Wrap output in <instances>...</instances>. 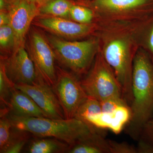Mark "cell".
I'll use <instances>...</instances> for the list:
<instances>
[{"label": "cell", "instance_id": "cell-29", "mask_svg": "<svg viewBox=\"0 0 153 153\" xmlns=\"http://www.w3.org/2000/svg\"><path fill=\"white\" fill-rule=\"evenodd\" d=\"M149 47L151 52L153 53V27L149 38Z\"/></svg>", "mask_w": 153, "mask_h": 153}, {"label": "cell", "instance_id": "cell-6", "mask_svg": "<svg viewBox=\"0 0 153 153\" xmlns=\"http://www.w3.org/2000/svg\"><path fill=\"white\" fill-rule=\"evenodd\" d=\"M28 52L40 79L52 86L57 78L56 57L47 38L38 30L30 31L28 42Z\"/></svg>", "mask_w": 153, "mask_h": 153}, {"label": "cell", "instance_id": "cell-30", "mask_svg": "<svg viewBox=\"0 0 153 153\" xmlns=\"http://www.w3.org/2000/svg\"><path fill=\"white\" fill-rule=\"evenodd\" d=\"M29 2L32 3H36L38 0H27Z\"/></svg>", "mask_w": 153, "mask_h": 153}, {"label": "cell", "instance_id": "cell-28", "mask_svg": "<svg viewBox=\"0 0 153 153\" xmlns=\"http://www.w3.org/2000/svg\"><path fill=\"white\" fill-rule=\"evenodd\" d=\"M10 19L8 13L4 11H1L0 12V27L4 25H9Z\"/></svg>", "mask_w": 153, "mask_h": 153}, {"label": "cell", "instance_id": "cell-10", "mask_svg": "<svg viewBox=\"0 0 153 153\" xmlns=\"http://www.w3.org/2000/svg\"><path fill=\"white\" fill-rule=\"evenodd\" d=\"M15 87L30 96L44 112L46 117L63 119L64 113L52 86L41 80L34 85L19 84Z\"/></svg>", "mask_w": 153, "mask_h": 153}, {"label": "cell", "instance_id": "cell-26", "mask_svg": "<svg viewBox=\"0 0 153 153\" xmlns=\"http://www.w3.org/2000/svg\"><path fill=\"white\" fill-rule=\"evenodd\" d=\"M145 140L153 145V114L143 127Z\"/></svg>", "mask_w": 153, "mask_h": 153}, {"label": "cell", "instance_id": "cell-23", "mask_svg": "<svg viewBox=\"0 0 153 153\" xmlns=\"http://www.w3.org/2000/svg\"><path fill=\"white\" fill-rule=\"evenodd\" d=\"M13 126L10 120L7 115L1 116L0 119V153L8 143Z\"/></svg>", "mask_w": 153, "mask_h": 153}, {"label": "cell", "instance_id": "cell-20", "mask_svg": "<svg viewBox=\"0 0 153 153\" xmlns=\"http://www.w3.org/2000/svg\"><path fill=\"white\" fill-rule=\"evenodd\" d=\"M102 112L100 101L88 97L78 108L75 118L85 122L91 116Z\"/></svg>", "mask_w": 153, "mask_h": 153}, {"label": "cell", "instance_id": "cell-1", "mask_svg": "<svg viewBox=\"0 0 153 153\" xmlns=\"http://www.w3.org/2000/svg\"><path fill=\"white\" fill-rule=\"evenodd\" d=\"M9 117L15 128L29 132L38 137L55 138L67 143L70 147L97 134L92 126L75 117L53 119L22 117L13 114Z\"/></svg>", "mask_w": 153, "mask_h": 153}, {"label": "cell", "instance_id": "cell-5", "mask_svg": "<svg viewBox=\"0 0 153 153\" xmlns=\"http://www.w3.org/2000/svg\"><path fill=\"white\" fill-rule=\"evenodd\" d=\"M102 54L113 70L122 89L124 97L131 101L134 59L128 41L121 37L113 38L105 45Z\"/></svg>", "mask_w": 153, "mask_h": 153}, {"label": "cell", "instance_id": "cell-22", "mask_svg": "<svg viewBox=\"0 0 153 153\" xmlns=\"http://www.w3.org/2000/svg\"><path fill=\"white\" fill-rule=\"evenodd\" d=\"M15 46V37L13 31L10 25L0 27V47L1 51L8 53L13 52Z\"/></svg>", "mask_w": 153, "mask_h": 153}, {"label": "cell", "instance_id": "cell-25", "mask_svg": "<svg viewBox=\"0 0 153 153\" xmlns=\"http://www.w3.org/2000/svg\"><path fill=\"white\" fill-rule=\"evenodd\" d=\"M110 153H136V148H134L125 143H119L108 140Z\"/></svg>", "mask_w": 153, "mask_h": 153}, {"label": "cell", "instance_id": "cell-16", "mask_svg": "<svg viewBox=\"0 0 153 153\" xmlns=\"http://www.w3.org/2000/svg\"><path fill=\"white\" fill-rule=\"evenodd\" d=\"M69 153H110L109 142L97 133L69 148Z\"/></svg>", "mask_w": 153, "mask_h": 153}, {"label": "cell", "instance_id": "cell-3", "mask_svg": "<svg viewBox=\"0 0 153 153\" xmlns=\"http://www.w3.org/2000/svg\"><path fill=\"white\" fill-rule=\"evenodd\" d=\"M47 39L56 60L76 74L87 71L97 52V43L94 39L69 41L52 36H47Z\"/></svg>", "mask_w": 153, "mask_h": 153}, {"label": "cell", "instance_id": "cell-15", "mask_svg": "<svg viewBox=\"0 0 153 153\" xmlns=\"http://www.w3.org/2000/svg\"><path fill=\"white\" fill-rule=\"evenodd\" d=\"M30 143L28 148L30 153H59L67 152L70 146L55 138L40 137Z\"/></svg>", "mask_w": 153, "mask_h": 153}, {"label": "cell", "instance_id": "cell-18", "mask_svg": "<svg viewBox=\"0 0 153 153\" xmlns=\"http://www.w3.org/2000/svg\"><path fill=\"white\" fill-rule=\"evenodd\" d=\"M14 128V130H12L8 143L1 153H20L29 141L31 133L25 131Z\"/></svg>", "mask_w": 153, "mask_h": 153}, {"label": "cell", "instance_id": "cell-14", "mask_svg": "<svg viewBox=\"0 0 153 153\" xmlns=\"http://www.w3.org/2000/svg\"><path fill=\"white\" fill-rule=\"evenodd\" d=\"M8 108L11 114L27 117H46L42 110L27 94L16 87L11 93Z\"/></svg>", "mask_w": 153, "mask_h": 153}, {"label": "cell", "instance_id": "cell-13", "mask_svg": "<svg viewBox=\"0 0 153 153\" xmlns=\"http://www.w3.org/2000/svg\"><path fill=\"white\" fill-rule=\"evenodd\" d=\"M104 13L122 14L139 11L153 6V0H91L82 3Z\"/></svg>", "mask_w": 153, "mask_h": 153}, {"label": "cell", "instance_id": "cell-11", "mask_svg": "<svg viewBox=\"0 0 153 153\" xmlns=\"http://www.w3.org/2000/svg\"><path fill=\"white\" fill-rule=\"evenodd\" d=\"M35 23L57 37L71 40L87 36L94 28L88 24H80L65 18L46 16L37 19Z\"/></svg>", "mask_w": 153, "mask_h": 153}, {"label": "cell", "instance_id": "cell-4", "mask_svg": "<svg viewBox=\"0 0 153 153\" xmlns=\"http://www.w3.org/2000/svg\"><path fill=\"white\" fill-rule=\"evenodd\" d=\"M80 82L88 97L99 101L124 97L120 84L102 54L97 55L87 76Z\"/></svg>", "mask_w": 153, "mask_h": 153}, {"label": "cell", "instance_id": "cell-7", "mask_svg": "<svg viewBox=\"0 0 153 153\" xmlns=\"http://www.w3.org/2000/svg\"><path fill=\"white\" fill-rule=\"evenodd\" d=\"M52 87L65 118L75 117L78 108L88 97L81 82L73 74L57 67L56 80Z\"/></svg>", "mask_w": 153, "mask_h": 153}, {"label": "cell", "instance_id": "cell-12", "mask_svg": "<svg viewBox=\"0 0 153 153\" xmlns=\"http://www.w3.org/2000/svg\"><path fill=\"white\" fill-rule=\"evenodd\" d=\"M131 111L128 105H120L110 112H102L88 117L85 122L94 128H107L114 133H120L131 119Z\"/></svg>", "mask_w": 153, "mask_h": 153}, {"label": "cell", "instance_id": "cell-19", "mask_svg": "<svg viewBox=\"0 0 153 153\" xmlns=\"http://www.w3.org/2000/svg\"><path fill=\"white\" fill-rule=\"evenodd\" d=\"M15 85L9 79L6 74L4 64L1 61L0 66V100L1 109L8 108L10 97Z\"/></svg>", "mask_w": 153, "mask_h": 153}, {"label": "cell", "instance_id": "cell-21", "mask_svg": "<svg viewBox=\"0 0 153 153\" xmlns=\"http://www.w3.org/2000/svg\"><path fill=\"white\" fill-rule=\"evenodd\" d=\"M91 9L74 4L70 9L69 17L74 22L82 24H89L93 19Z\"/></svg>", "mask_w": 153, "mask_h": 153}, {"label": "cell", "instance_id": "cell-9", "mask_svg": "<svg viewBox=\"0 0 153 153\" xmlns=\"http://www.w3.org/2000/svg\"><path fill=\"white\" fill-rule=\"evenodd\" d=\"M7 12L10 19L9 25L15 35L14 52L24 46L25 37L31 23L40 14V11L35 3L29 2L27 0H17Z\"/></svg>", "mask_w": 153, "mask_h": 153}, {"label": "cell", "instance_id": "cell-31", "mask_svg": "<svg viewBox=\"0 0 153 153\" xmlns=\"http://www.w3.org/2000/svg\"><path fill=\"white\" fill-rule=\"evenodd\" d=\"M79 1H81V3L87 2L89 1H91V0H79Z\"/></svg>", "mask_w": 153, "mask_h": 153}, {"label": "cell", "instance_id": "cell-2", "mask_svg": "<svg viewBox=\"0 0 153 153\" xmlns=\"http://www.w3.org/2000/svg\"><path fill=\"white\" fill-rule=\"evenodd\" d=\"M132 77L131 127L143 129L153 114V65L144 52L136 54Z\"/></svg>", "mask_w": 153, "mask_h": 153}, {"label": "cell", "instance_id": "cell-8", "mask_svg": "<svg viewBox=\"0 0 153 153\" xmlns=\"http://www.w3.org/2000/svg\"><path fill=\"white\" fill-rule=\"evenodd\" d=\"M6 74L15 85H34L41 80L27 51L24 46L13 52L9 58L2 59Z\"/></svg>", "mask_w": 153, "mask_h": 153}, {"label": "cell", "instance_id": "cell-27", "mask_svg": "<svg viewBox=\"0 0 153 153\" xmlns=\"http://www.w3.org/2000/svg\"><path fill=\"white\" fill-rule=\"evenodd\" d=\"M137 153H153V145L145 140H141L138 143L136 148Z\"/></svg>", "mask_w": 153, "mask_h": 153}, {"label": "cell", "instance_id": "cell-24", "mask_svg": "<svg viewBox=\"0 0 153 153\" xmlns=\"http://www.w3.org/2000/svg\"><path fill=\"white\" fill-rule=\"evenodd\" d=\"M100 102L102 112H110L120 105H128L123 97L108 99Z\"/></svg>", "mask_w": 153, "mask_h": 153}, {"label": "cell", "instance_id": "cell-17", "mask_svg": "<svg viewBox=\"0 0 153 153\" xmlns=\"http://www.w3.org/2000/svg\"><path fill=\"white\" fill-rule=\"evenodd\" d=\"M74 3L70 0H51L39 8L40 14L46 16L66 18Z\"/></svg>", "mask_w": 153, "mask_h": 153}]
</instances>
